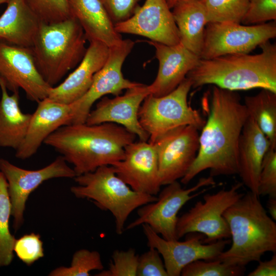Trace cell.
Returning <instances> with one entry per match:
<instances>
[{
	"instance_id": "cell-41",
	"label": "cell",
	"mask_w": 276,
	"mask_h": 276,
	"mask_svg": "<svg viewBox=\"0 0 276 276\" xmlns=\"http://www.w3.org/2000/svg\"><path fill=\"white\" fill-rule=\"evenodd\" d=\"M182 0H166L167 4L170 9H172L178 2Z\"/></svg>"
},
{
	"instance_id": "cell-34",
	"label": "cell",
	"mask_w": 276,
	"mask_h": 276,
	"mask_svg": "<svg viewBox=\"0 0 276 276\" xmlns=\"http://www.w3.org/2000/svg\"><path fill=\"white\" fill-rule=\"evenodd\" d=\"M13 251L23 263L31 266L44 257L43 242L40 235L32 233L16 239Z\"/></svg>"
},
{
	"instance_id": "cell-12",
	"label": "cell",
	"mask_w": 276,
	"mask_h": 276,
	"mask_svg": "<svg viewBox=\"0 0 276 276\" xmlns=\"http://www.w3.org/2000/svg\"><path fill=\"white\" fill-rule=\"evenodd\" d=\"M0 171L7 183L11 204L13 227L15 232L24 222L26 203L30 194L44 181L55 178H74L76 174L64 157L58 156L48 166L35 170L18 167L4 158L0 159Z\"/></svg>"
},
{
	"instance_id": "cell-15",
	"label": "cell",
	"mask_w": 276,
	"mask_h": 276,
	"mask_svg": "<svg viewBox=\"0 0 276 276\" xmlns=\"http://www.w3.org/2000/svg\"><path fill=\"white\" fill-rule=\"evenodd\" d=\"M199 130L192 125L181 126L152 143L157 153L162 186L177 181L186 174L198 151Z\"/></svg>"
},
{
	"instance_id": "cell-5",
	"label": "cell",
	"mask_w": 276,
	"mask_h": 276,
	"mask_svg": "<svg viewBox=\"0 0 276 276\" xmlns=\"http://www.w3.org/2000/svg\"><path fill=\"white\" fill-rule=\"evenodd\" d=\"M86 38L77 20L40 23L31 50L43 80L54 87L80 62L86 52Z\"/></svg>"
},
{
	"instance_id": "cell-22",
	"label": "cell",
	"mask_w": 276,
	"mask_h": 276,
	"mask_svg": "<svg viewBox=\"0 0 276 276\" xmlns=\"http://www.w3.org/2000/svg\"><path fill=\"white\" fill-rule=\"evenodd\" d=\"M270 147L269 140L248 117L239 141L238 174L249 191L258 195L262 162Z\"/></svg>"
},
{
	"instance_id": "cell-13",
	"label": "cell",
	"mask_w": 276,
	"mask_h": 276,
	"mask_svg": "<svg viewBox=\"0 0 276 276\" xmlns=\"http://www.w3.org/2000/svg\"><path fill=\"white\" fill-rule=\"evenodd\" d=\"M149 247L155 248L162 256L168 276H179L189 264L198 260H216L230 243L228 239L209 243L204 242V235L194 233L183 241L167 240L147 224L142 225Z\"/></svg>"
},
{
	"instance_id": "cell-2",
	"label": "cell",
	"mask_w": 276,
	"mask_h": 276,
	"mask_svg": "<svg viewBox=\"0 0 276 276\" xmlns=\"http://www.w3.org/2000/svg\"><path fill=\"white\" fill-rule=\"evenodd\" d=\"M136 137L117 124L85 123L64 125L43 143L53 148L66 162L72 164L77 176L122 160L125 147L135 141Z\"/></svg>"
},
{
	"instance_id": "cell-18",
	"label": "cell",
	"mask_w": 276,
	"mask_h": 276,
	"mask_svg": "<svg viewBox=\"0 0 276 276\" xmlns=\"http://www.w3.org/2000/svg\"><path fill=\"white\" fill-rule=\"evenodd\" d=\"M149 94L148 85L141 83L126 89L123 95L113 98L104 96L99 99L95 108L91 110L85 123L117 124L136 135L140 140L147 141L149 135L139 122L138 112L144 100Z\"/></svg>"
},
{
	"instance_id": "cell-14",
	"label": "cell",
	"mask_w": 276,
	"mask_h": 276,
	"mask_svg": "<svg viewBox=\"0 0 276 276\" xmlns=\"http://www.w3.org/2000/svg\"><path fill=\"white\" fill-rule=\"evenodd\" d=\"M0 79L12 93L22 89L30 100L39 102L52 87L42 78L31 48L0 40Z\"/></svg>"
},
{
	"instance_id": "cell-23",
	"label": "cell",
	"mask_w": 276,
	"mask_h": 276,
	"mask_svg": "<svg viewBox=\"0 0 276 276\" xmlns=\"http://www.w3.org/2000/svg\"><path fill=\"white\" fill-rule=\"evenodd\" d=\"M71 13L82 27L86 39L110 47L123 40L101 0H68Z\"/></svg>"
},
{
	"instance_id": "cell-27",
	"label": "cell",
	"mask_w": 276,
	"mask_h": 276,
	"mask_svg": "<svg viewBox=\"0 0 276 276\" xmlns=\"http://www.w3.org/2000/svg\"><path fill=\"white\" fill-rule=\"evenodd\" d=\"M243 103L249 117L276 148V93L262 89L257 95L245 96Z\"/></svg>"
},
{
	"instance_id": "cell-9",
	"label": "cell",
	"mask_w": 276,
	"mask_h": 276,
	"mask_svg": "<svg viewBox=\"0 0 276 276\" xmlns=\"http://www.w3.org/2000/svg\"><path fill=\"white\" fill-rule=\"evenodd\" d=\"M242 185L237 182L229 189H223L213 194H205L203 201H197L178 218L177 239L194 233L205 235V243L231 238L229 227L223 214L244 194L239 192Z\"/></svg>"
},
{
	"instance_id": "cell-31",
	"label": "cell",
	"mask_w": 276,
	"mask_h": 276,
	"mask_svg": "<svg viewBox=\"0 0 276 276\" xmlns=\"http://www.w3.org/2000/svg\"><path fill=\"white\" fill-rule=\"evenodd\" d=\"M245 271V267L228 264L219 260H198L186 266L180 275L241 276Z\"/></svg>"
},
{
	"instance_id": "cell-32",
	"label": "cell",
	"mask_w": 276,
	"mask_h": 276,
	"mask_svg": "<svg viewBox=\"0 0 276 276\" xmlns=\"http://www.w3.org/2000/svg\"><path fill=\"white\" fill-rule=\"evenodd\" d=\"M41 22L53 24L71 17L68 0H25Z\"/></svg>"
},
{
	"instance_id": "cell-10",
	"label": "cell",
	"mask_w": 276,
	"mask_h": 276,
	"mask_svg": "<svg viewBox=\"0 0 276 276\" xmlns=\"http://www.w3.org/2000/svg\"><path fill=\"white\" fill-rule=\"evenodd\" d=\"M275 36V21L254 25L208 23L200 58L210 59L227 54H249Z\"/></svg>"
},
{
	"instance_id": "cell-26",
	"label": "cell",
	"mask_w": 276,
	"mask_h": 276,
	"mask_svg": "<svg viewBox=\"0 0 276 276\" xmlns=\"http://www.w3.org/2000/svg\"><path fill=\"white\" fill-rule=\"evenodd\" d=\"M2 92L0 100V147L15 150L23 142L32 113L23 112L19 106V91L10 95L0 79Z\"/></svg>"
},
{
	"instance_id": "cell-16",
	"label": "cell",
	"mask_w": 276,
	"mask_h": 276,
	"mask_svg": "<svg viewBox=\"0 0 276 276\" xmlns=\"http://www.w3.org/2000/svg\"><path fill=\"white\" fill-rule=\"evenodd\" d=\"M116 175L134 191L156 196L162 186L153 144L140 140L127 145L124 158L110 165Z\"/></svg>"
},
{
	"instance_id": "cell-17",
	"label": "cell",
	"mask_w": 276,
	"mask_h": 276,
	"mask_svg": "<svg viewBox=\"0 0 276 276\" xmlns=\"http://www.w3.org/2000/svg\"><path fill=\"white\" fill-rule=\"evenodd\" d=\"M114 27L120 34L142 36L166 45L179 43L178 31L166 0H146L129 18Z\"/></svg>"
},
{
	"instance_id": "cell-37",
	"label": "cell",
	"mask_w": 276,
	"mask_h": 276,
	"mask_svg": "<svg viewBox=\"0 0 276 276\" xmlns=\"http://www.w3.org/2000/svg\"><path fill=\"white\" fill-rule=\"evenodd\" d=\"M158 251L154 248L139 256L136 275L168 276L164 261Z\"/></svg>"
},
{
	"instance_id": "cell-6",
	"label": "cell",
	"mask_w": 276,
	"mask_h": 276,
	"mask_svg": "<svg viewBox=\"0 0 276 276\" xmlns=\"http://www.w3.org/2000/svg\"><path fill=\"white\" fill-rule=\"evenodd\" d=\"M74 179L78 185L71 188V192L78 198L91 200L100 209L109 211L114 218L118 235L123 233L125 223L134 210L157 198L132 190L109 165L100 167Z\"/></svg>"
},
{
	"instance_id": "cell-11",
	"label": "cell",
	"mask_w": 276,
	"mask_h": 276,
	"mask_svg": "<svg viewBox=\"0 0 276 276\" xmlns=\"http://www.w3.org/2000/svg\"><path fill=\"white\" fill-rule=\"evenodd\" d=\"M134 44L133 41L127 39L109 47L106 61L95 75L89 89L71 104L72 117L70 124L85 123L94 104L105 95L119 96L124 90L141 84L125 78L122 72L123 64Z\"/></svg>"
},
{
	"instance_id": "cell-30",
	"label": "cell",
	"mask_w": 276,
	"mask_h": 276,
	"mask_svg": "<svg viewBox=\"0 0 276 276\" xmlns=\"http://www.w3.org/2000/svg\"><path fill=\"white\" fill-rule=\"evenodd\" d=\"M103 268L101 255L98 251L81 249L74 254L70 266L58 267L53 270L49 275L89 276L91 271L102 270Z\"/></svg>"
},
{
	"instance_id": "cell-36",
	"label": "cell",
	"mask_w": 276,
	"mask_h": 276,
	"mask_svg": "<svg viewBox=\"0 0 276 276\" xmlns=\"http://www.w3.org/2000/svg\"><path fill=\"white\" fill-rule=\"evenodd\" d=\"M247 10L241 24L254 25L276 20V0H248Z\"/></svg>"
},
{
	"instance_id": "cell-4",
	"label": "cell",
	"mask_w": 276,
	"mask_h": 276,
	"mask_svg": "<svg viewBox=\"0 0 276 276\" xmlns=\"http://www.w3.org/2000/svg\"><path fill=\"white\" fill-rule=\"evenodd\" d=\"M230 231L232 245L217 258L224 263L245 267L259 262L267 252H276V223L259 196L244 194L223 214Z\"/></svg>"
},
{
	"instance_id": "cell-1",
	"label": "cell",
	"mask_w": 276,
	"mask_h": 276,
	"mask_svg": "<svg viewBox=\"0 0 276 276\" xmlns=\"http://www.w3.org/2000/svg\"><path fill=\"white\" fill-rule=\"evenodd\" d=\"M208 118L201 129L199 149L193 163L181 178L189 183L203 171L210 169L212 177L238 174V144L243 126L248 118L246 108L236 91L213 85L210 103L208 96Z\"/></svg>"
},
{
	"instance_id": "cell-33",
	"label": "cell",
	"mask_w": 276,
	"mask_h": 276,
	"mask_svg": "<svg viewBox=\"0 0 276 276\" xmlns=\"http://www.w3.org/2000/svg\"><path fill=\"white\" fill-rule=\"evenodd\" d=\"M108 268L102 270L97 276H136L139 256L135 250H115L111 256Z\"/></svg>"
},
{
	"instance_id": "cell-7",
	"label": "cell",
	"mask_w": 276,
	"mask_h": 276,
	"mask_svg": "<svg viewBox=\"0 0 276 276\" xmlns=\"http://www.w3.org/2000/svg\"><path fill=\"white\" fill-rule=\"evenodd\" d=\"M192 88L186 77L170 93L155 97L148 95L142 102L138 112L139 122L153 143L167 132L178 127L192 125L198 129L203 127L205 120L199 111L188 103V97Z\"/></svg>"
},
{
	"instance_id": "cell-21",
	"label": "cell",
	"mask_w": 276,
	"mask_h": 276,
	"mask_svg": "<svg viewBox=\"0 0 276 276\" xmlns=\"http://www.w3.org/2000/svg\"><path fill=\"white\" fill-rule=\"evenodd\" d=\"M109 47L98 41H90L82 59L76 69L61 83L52 87L48 98L71 104L82 97L90 88L96 73L104 65Z\"/></svg>"
},
{
	"instance_id": "cell-24",
	"label": "cell",
	"mask_w": 276,
	"mask_h": 276,
	"mask_svg": "<svg viewBox=\"0 0 276 276\" xmlns=\"http://www.w3.org/2000/svg\"><path fill=\"white\" fill-rule=\"evenodd\" d=\"M40 23L25 0H10L0 16V40L31 48Z\"/></svg>"
},
{
	"instance_id": "cell-25",
	"label": "cell",
	"mask_w": 276,
	"mask_h": 276,
	"mask_svg": "<svg viewBox=\"0 0 276 276\" xmlns=\"http://www.w3.org/2000/svg\"><path fill=\"white\" fill-rule=\"evenodd\" d=\"M179 36V42L200 57L208 24L201 0H182L172 8Z\"/></svg>"
},
{
	"instance_id": "cell-38",
	"label": "cell",
	"mask_w": 276,
	"mask_h": 276,
	"mask_svg": "<svg viewBox=\"0 0 276 276\" xmlns=\"http://www.w3.org/2000/svg\"><path fill=\"white\" fill-rule=\"evenodd\" d=\"M141 0H101L115 25L129 18L139 6Z\"/></svg>"
},
{
	"instance_id": "cell-42",
	"label": "cell",
	"mask_w": 276,
	"mask_h": 276,
	"mask_svg": "<svg viewBox=\"0 0 276 276\" xmlns=\"http://www.w3.org/2000/svg\"><path fill=\"white\" fill-rule=\"evenodd\" d=\"M10 0H0V5L4 3H8V2Z\"/></svg>"
},
{
	"instance_id": "cell-35",
	"label": "cell",
	"mask_w": 276,
	"mask_h": 276,
	"mask_svg": "<svg viewBox=\"0 0 276 276\" xmlns=\"http://www.w3.org/2000/svg\"><path fill=\"white\" fill-rule=\"evenodd\" d=\"M258 195L276 198V148L271 147L268 150L262 162Z\"/></svg>"
},
{
	"instance_id": "cell-8",
	"label": "cell",
	"mask_w": 276,
	"mask_h": 276,
	"mask_svg": "<svg viewBox=\"0 0 276 276\" xmlns=\"http://www.w3.org/2000/svg\"><path fill=\"white\" fill-rule=\"evenodd\" d=\"M216 185L214 177L200 178L193 186L183 189L177 181L167 186L160 192L157 200L139 208L137 218L125 228L131 229L143 224L149 225L162 238L167 240H178L176 235L177 214L181 208Z\"/></svg>"
},
{
	"instance_id": "cell-28",
	"label": "cell",
	"mask_w": 276,
	"mask_h": 276,
	"mask_svg": "<svg viewBox=\"0 0 276 276\" xmlns=\"http://www.w3.org/2000/svg\"><path fill=\"white\" fill-rule=\"evenodd\" d=\"M11 204L7 180L0 171V268L9 265L13 259L16 239L9 229Z\"/></svg>"
},
{
	"instance_id": "cell-40",
	"label": "cell",
	"mask_w": 276,
	"mask_h": 276,
	"mask_svg": "<svg viewBox=\"0 0 276 276\" xmlns=\"http://www.w3.org/2000/svg\"><path fill=\"white\" fill-rule=\"evenodd\" d=\"M270 217L276 221V198H269L266 205Z\"/></svg>"
},
{
	"instance_id": "cell-3",
	"label": "cell",
	"mask_w": 276,
	"mask_h": 276,
	"mask_svg": "<svg viewBox=\"0 0 276 276\" xmlns=\"http://www.w3.org/2000/svg\"><path fill=\"white\" fill-rule=\"evenodd\" d=\"M259 47L262 52L255 55L200 58L187 77L193 88L212 84L232 91L259 88L276 93V45L267 41Z\"/></svg>"
},
{
	"instance_id": "cell-20",
	"label": "cell",
	"mask_w": 276,
	"mask_h": 276,
	"mask_svg": "<svg viewBox=\"0 0 276 276\" xmlns=\"http://www.w3.org/2000/svg\"><path fill=\"white\" fill-rule=\"evenodd\" d=\"M33 113L26 136L15 150V156L27 159L34 155L45 139L60 127L70 124L71 104L54 101L48 97L41 100Z\"/></svg>"
},
{
	"instance_id": "cell-39",
	"label": "cell",
	"mask_w": 276,
	"mask_h": 276,
	"mask_svg": "<svg viewBox=\"0 0 276 276\" xmlns=\"http://www.w3.org/2000/svg\"><path fill=\"white\" fill-rule=\"evenodd\" d=\"M258 266L249 272L248 276H275L276 254L274 253L271 258L267 261L260 260Z\"/></svg>"
},
{
	"instance_id": "cell-29",
	"label": "cell",
	"mask_w": 276,
	"mask_h": 276,
	"mask_svg": "<svg viewBox=\"0 0 276 276\" xmlns=\"http://www.w3.org/2000/svg\"><path fill=\"white\" fill-rule=\"evenodd\" d=\"M208 23L241 24L248 8V0H201Z\"/></svg>"
},
{
	"instance_id": "cell-19",
	"label": "cell",
	"mask_w": 276,
	"mask_h": 276,
	"mask_svg": "<svg viewBox=\"0 0 276 276\" xmlns=\"http://www.w3.org/2000/svg\"><path fill=\"white\" fill-rule=\"evenodd\" d=\"M147 42L155 48L158 61L156 77L148 85L150 94L162 97L175 89L200 58L180 42L170 45L150 40Z\"/></svg>"
}]
</instances>
